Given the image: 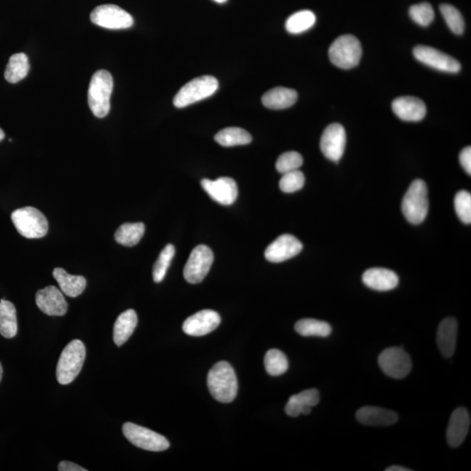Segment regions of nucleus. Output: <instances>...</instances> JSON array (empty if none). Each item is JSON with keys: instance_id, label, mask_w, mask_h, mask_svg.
<instances>
[{"instance_id": "58836bf2", "label": "nucleus", "mask_w": 471, "mask_h": 471, "mask_svg": "<svg viewBox=\"0 0 471 471\" xmlns=\"http://www.w3.org/2000/svg\"><path fill=\"white\" fill-rule=\"evenodd\" d=\"M455 210L462 223H471V195L468 191L461 190L455 197Z\"/></svg>"}, {"instance_id": "dca6fc26", "label": "nucleus", "mask_w": 471, "mask_h": 471, "mask_svg": "<svg viewBox=\"0 0 471 471\" xmlns=\"http://www.w3.org/2000/svg\"><path fill=\"white\" fill-rule=\"evenodd\" d=\"M221 323V317L212 310H202L188 318L183 325V330L187 335L204 336L216 330Z\"/></svg>"}, {"instance_id": "ddd939ff", "label": "nucleus", "mask_w": 471, "mask_h": 471, "mask_svg": "<svg viewBox=\"0 0 471 471\" xmlns=\"http://www.w3.org/2000/svg\"><path fill=\"white\" fill-rule=\"evenodd\" d=\"M346 143L347 135L343 126L332 124L324 130L320 139V149L327 159L338 163L343 156Z\"/></svg>"}, {"instance_id": "473e14b6", "label": "nucleus", "mask_w": 471, "mask_h": 471, "mask_svg": "<svg viewBox=\"0 0 471 471\" xmlns=\"http://www.w3.org/2000/svg\"><path fill=\"white\" fill-rule=\"evenodd\" d=\"M288 359L283 352L271 350L265 356V367L267 373L271 377H279L288 369Z\"/></svg>"}, {"instance_id": "cd10ccee", "label": "nucleus", "mask_w": 471, "mask_h": 471, "mask_svg": "<svg viewBox=\"0 0 471 471\" xmlns=\"http://www.w3.org/2000/svg\"><path fill=\"white\" fill-rule=\"evenodd\" d=\"M30 64L28 55L25 53H15L11 56L5 71V78L10 83L20 82L28 75Z\"/></svg>"}, {"instance_id": "f03ea898", "label": "nucleus", "mask_w": 471, "mask_h": 471, "mask_svg": "<svg viewBox=\"0 0 471 471\" xmlns=\"http://www.w3.org/2000/svg\"><path fill=\"white\" fill-rule=\"evenodd\" d=\"M113 87V77L109 72L99 70L94 72L87 92V101L95 117L103 118L108 116Z\"/></svg>"}, {"instance_id": "a211bd4d", "label": "nucleus", "mask_w": 471, "mask_h": 471, "mask_svg": "<svg viewBox=\"0 0 471 471\" xmlns=\"http://www.w3.org/2000/svg\"><path fill=\"white\" fill-rule=\"evenodd\" d=\"M470 426V415L465 408H458L452 413L447 428V442L452 448H458L465 442Z\"/></svg>"}, {"instance_id": "1a4fd4ad", "label": "nucleus", "mask_w": 471, "mask_h": 471, "mask_svg": "<svg viewBox=\"0 0 471 471\" xmlns=\"http://www.w3.org/2000/svg\"><path fill=\"white\" fill-rule=\"evenodd\" d=\"M378 363L382 372L394 379H403L412 369L411 356L400 347L386 348L379 355Z\"/></svg>"}, {"instance_id": "5701e85b", "label": "nucleus", "mask_w": 471, "mask_h": 471, "mask_svg": "<svg viewBox=\"0 0 471 471\" xmlns=\"http://www.w3.org/2000/svg\"><path fill=\"white\" fill-rule=\"evenodd\" d=\"M320 403V393L317 389H308L291 396L286 405V413L289 416L309 415L312 408Z\"/></svg>"}, {"instance_id": "2f4dec72", "label": "nucleus", "mask_w": 471, "mask_h": 471, "mask_svg": "<svg viewBox=\"0 0 471 471\" xmlns=\"http://www.w3.org/2000/svg\"><path fill=\"white\" fill-rule=\"evenodd\" d=\"M315 22L316 16L312 11H300L288 18L286 23V28L290 33H302L312 28Z\"/></svg>"}, {"instance_id": "9b49d317", "label": "nucleus", "mask_w": 471, "mask_h": 471, "mask_svg": "<svg viewBox=\"0 0 471 471\" xmlns=\"http://www.w3.org/2000/svg\"><path fill=\"white\" fill-rule=\"evenodd\" d=\"M214 260V255L208 247L201 244L194 248L183 270V276L190 284H198L209 274Z\"/></svg>"}, {"instance_id": "7c9ffc66", "label": "nucleus", "mask_w": 471, "mask_h": 471, "mask_svg": "<svg viewBox=\"0 0 471 471\" xmlns=\"http://www.w3.org/2000/svg\"><path fill=\"white\" fill-rule=\"evenodd\" d=\"M295 331L304 337H327L331 335V325L325 321L303 319L295 324Z\"/></svg>"}, {"instance_id": "c03bdc74", "label": "nucleus", "mask_w": 471, "mask_h": 471, "mask_svg": "<svg viewBox=\"0 0 471 471\" xmlns=\"http://www.w3.org/2000/svg\"><path fill=\"white\" fill-rule=\"evenodd\" d=\"M2 377H3V367L1 363H0V382H1Z\"/></svg>"}, {"instance_id": "37998d69", "label": "nucleus", "mask_w": 471, "mask_h": 471, "mask_svg": "<svg viewBox=\"0 0 471 471\" xmlns=\"http://www.w3.org/2000/svg\"><path fill=\"white\" fill-rule=\"evenodd\" d=\"M4 138H5V133H4L3 130L0 129V141H1Z\"/></svg>"}, {"instance_id": "f704fd0d", "label": "nucleus", "mask_w": 471, "mask_h": 471, "mask_svg": "<svg viewBox=\"0 0 471 471\" xmlns=\"http://www.w3.org/2000/svg\"><path fill=\"white\" fill-rule=\"evenodd\" d=\"M440 11L452 32L461 36L465 32V23L460 11L449 4H443L440 6Z\"/></svg>"}, {"instance_id": "20e7f679", "label": "nucleus", "mask_w": 471, "mask_h": 471, "mask_svg": "<svg viewBox=\"0 0 471 471\" xmlns=\"http://www.w3.org/2000/svg\"><path fill=\"white\" fill-rule=\"evenodd\" d=\"M401 210L409 223L422 224L428 215V188L422 179H416L409 186L401 204Z\"/></svg>"}, {"instance_id": "c756f323", "label": "nucleus", "mask_w": 471, "mask_h": 471, "mask_svg": "<svg viewBox=\"0 0 471 471\" xmlns=\"http://www.w3.org/2000/svg\"><path fill=\"white\" fill-rule=\"evenodd\" d=\"M251 136L247 130L241 128H226L215 136V141L221 146L234 147L251 143Z\"/></svg>"}, {"instance_id": "9d476101", "label": "nucleus", "mask_w": 471, "mask_h": 471, "mask_svg": "<svg viewBox=\"0 0 471 471\" xmlns=\"http://www.w3.org/2000/svg\"><path fill=\"white\" fill-rule=\"evenodd\" d=\"M90 20L94 25L111 30L128 29L134 24L131 15L114 5L97 6L92 11Z\"/></svg>"}, {"instance_id": "aec40b11", "label": "nucleus", "mask_w": 471, "mask_h": 471, "mask_svg": "<svg viewBox=\"0 0 471 471\" xmlns=\"http://www.w3.org/2000/svg\"><path fill=\"white\" fill-rule=\"evenodd\" d=\"M362 281L369 288L386 292L396 288L399 283V278L394 271L385 268H371L362 276Z\"/></svg>"}, {"instance_id": "6ab92c4d", "label": "nucleus", "mask_w": 471, "mask_h": 471, "mask_svg": "<svg viewBox=\"0 0 471 471\" xmlns=\"http://www.w3.org/2000/svg\"><path fill=\"white\" fill-rule=\"evenodd\" d=\"M394 113L405 121H420L426 116V105L422 99L404 97L394 99L392 103Z\"/></svg>"}, {"instance_id": "f257e3e1", "label": "nucleus", "mask_w": 471, "mask_h": 471, "mask_svg": "<svg viewBox=\"0 0 471 471\" xmlns=\"http://www.w3.org/2000/svg\"><path fill=\"white\" fill-rule=\"evenodd\" d=\"M207 384L214 399L220 403H232L237 396V377L228 362H220L212 367L207 377Z\"/></svg>"}, {"instance_id": "4468645a", "label": "nucleus", "mask_w": 471, "mask_h": 471, "mask_svg": "<svg viewBox=\"0 0 471 471\" xmlns=\"http://www.w3.org/2000/svg\"><path fill=\"white\" fill-rule=\"evenodd\" d=\"M201 185L214 201L223 205L234 204L239 194L237 183L229 178H220L215 181L202 179Z\"/></svg>"}, {"instance_id": "39448f33", "label": "nucleus", "mask_w": 471, "mask_h": 471, "mask_svg": "<svg viewBox=\"0 0 471 471\" xmlns=\"http://www.w3.org/2000/svg\"><path fill=\"white\" fill-rule=\"evenodd\" d=\"M11 218L17 232L26 239H41L48 234L47 217L34 207H24L14 210Z\"/></svg>"}, {"instance_id": "a18cd8bd", "label": "nucleus", "mask_w": 471, "mask_h": 471, "mask_svg": "<svg viewBox=\"0 0 471 471\" xmlns=\"http://www.w3.org/2000/svg\"><path fill=\"white\" fill-rule=\"evenodd\" d=\"M214 1L222 4V3H224V2L227 1V0H214Z\"/></svg>"}, {"instance_id": "72a5a7b5", "label": "nucleus", "mask_w": 471, "mask_h": 471, "mask_svg": "<svg viewBox=\"0 0 471 471\" xmlns=\"http://www.w3.org/2000/svg\"><path fill=\"white\" fill-rule=\"evenodd\" d=\"M175 247L173 244H167L161 254L153 267V279L156 283H160L163 281L167 274L168 267L170 266L172 259L175 256Z\"/></svg>"}, {"instance_id": "4c0bfd02", "label": "nucleus", "mask_w": 471, "mask_h": 471, "mask_svg": "<svg viewBox=\"0 0 471 471\" xmlns=\"http://www.w3.org/2000/svg\"><path fill=\"white\" fill-rule=\"evenodd\" d=\"M305 175L301 171L297 170L283 174L279 182V188L285 193H293L300 190L305 185Z\"/></svg>"}, {"instance_id": "7ed1b4c3", "label": "nucleus", "mask_w": 471, "mask_h": 471, "mask_svg": "<svg viewBox=\"0 0 471 471\" xmlns=\"http://www.w3.org/2000/svg\"><path fill=\"white\" fill-rule=\"evenodd\" d=\"M86 357L85 345L79 340H72L64 348L57 365V381L61 385L74 381L82 369Z\"/></svg>"}, {"instance_id": "ea45409f", "label": "nucleus", "mask_w": 471, "mask_h": 471, "mask_svg": "<svg viewBox=\"0 0 471 471\" xmlns=\"http://www.w3.org/2000/svg\"><path fill=\"white\" fill-rule=\"evenodd\" d=\"M459 160H460L461 166L463 168V170L466 171V173L469 175H471V148L466 147L462 149L459 156Z\"/></svg>"}, {"instance_id": "423d86ee", "label": "nucleus", "mask_w": 471, "mask_h": 471, "mask_svg": "<svg viewBox=\"0 0 471 471\" xmlns=\"http://www.w3.org/2000/svg\"><path fill=\"white\" fill-rule=\"evenodd\" d=\"M218 89V82L210 75L201 76L185 84L174 98V105L182 109L212 97Z\"/></svg>"}, {"instance_id": "b1692460", "label": "nucleus", "mask_w": 471, "mask_h": 471, "mask_svg": "<svg viewBox=\"0 0 471 471\" xmlns=\"http://www.w3.org/2000/svg\"><path fill=\"white\" fill-rule=\"evenodd\" d=\"M297 99L296 91L287 87H277L263 95L262 103L268 109H285L294 105Z\"/></svg>"}, {"instance_id": "bb28decb", "label": "nucleus", "mask_w": 471, "mask_h": 471, "mask_svg": "<svg viewBox=\"0 0 471 471\" xmlns=\"http://www.w3.org/2000/svg\"><path fill=\"white\" fill-rule=\"evenodd\" d=\"M18 332L16 308L11 302L0 301V335L6 339H11Z\"/></svg>"}, {"instance_id": "f3484780", "label": "nucleus", "mask_w": 471, "mask_h": 471, "mask_svg": "<svg viewBox=\"0 0 471 471\" xmlns=\"http://www.w3.org/2000/svg\"><path fill=\"white\" fill-rule=\"evenodd\" d=\"M36 304L40 311L49 316H63L67 312L68 305L64 295L55 286L38 291Z\"/></svg>"}, {"instance_id": "a878e982", "label": "nucleus", "mask_w": 471, "mask_h": 471, "mask_svg": "<svg viewBox=\"0 0 471 471\" xmlns=\"http://www.w3.org/2000/svg\"><path fill=\"white\" fill-rule=\"evenodd\" d=\"M137 314L133 309L127 310L119 315L114 325V342L121 347L130 338L136 327Z\"/></svg>"}, {"instance_id": "2eb2a0df", "label": "nucleus", "mask_w": 471, "mask_h": 471, "mask_svg": "<svg viewBox=\"0 0 471 471\" xmlns=\"http://www.w3.org/2000/svg\"><path fill=\"white\" fill-rule=\"evenodd\" d=\"M303 249L300 240L293 235L279 236L266 248L265 256L271 263H281L297 256Z\"/></svg>"}, {"instance_id": "79ce46f5", "label": "nucleus", "mask_w": 471, "mask_h": 471, "mask_svg": "<svg viewBox=\"0 0 471 471\" xmlns=\"http://www.w3.org/2000/svg\"><path fill=\"white\" fill-rule=\"evenodd\" d=\"M386 471H411V470L401 466H390L388 469H386Z\"/></svg>"}, {"instance_id": "6e6552de", "label": "nucleus", "mask_w": 471, "mask_h": 471, "mask_svg": "<svg viewBox=\"0 0 471 471\" xmlns=\"http://www.w3.org/2000/svg\"><path fill=\"white\" fill-rule=\"evenodd\" d=\"M122 432L130 443L140 449L158 452L170 448V443L164 436L135 423H125Z\"/></svg>"}, {"instance_id": "412c9836", "label": "nucleus", "mask_w": 471, "mask_h": 471, "mask_svg": "<svg viewBox=\"0 0 471 471\" xmlns=\"http://www.w3.org/2000/svg\"><path fill=\"white\" fill-rule=\"evenodd\" d=\"M356 419L367 426H390L397 422L398 415L389 409L367 406L356 413Z\"/></svg>"}, {"instance_id": "4be33fe9", "label": "nucleus", "mask_w": 471, "mask_h": 471, "mask_svg": "<svg viewBox=\"0 0 471 471\" xmlns=\"http://www.w3.org/2000/svg\"><path fill=\"white\" fill-rule=\"evenodd\" d=\"M458 324L454 318H447L440 323L436 335V342L444 357L454 354L457 346Z\"/></svg>"}, {"instance_id": "c85d7f7f", "label": "nucleus", "mask_w": 471, "mask_h": 471, "mask_svg": "<svg viewBox=\"0 0 471 471\" xmlns=\"http://www.w3.org/2000/svg\"><path fill=\"white\" fill-rule=\"evenodd\" d=\"M144 232L145 225L143 223H126L121 225L114 233V239L121 246L132 247L140 242Z\"/></svg>"}, {"instance_id": "a19ab883", "label": "nucleus", "mask_w": 471, "mask_h": 471, "mask_svg": "<svg viewBox=\"0 0 471 471\" xmlns=\"http://www.w3.org/2000/svg\"><path fill=\"white\" fill-rule=\"evenodd\" d=\"M58 470L60 471H87L80 465L68 461H63L59 463Z\"/></svg>"}, {"instance_id": "f8f14e48", "label": "nucleus", "mask_w": 471, "mask_h": 471, "mask_svg": "<svg viewBox=\"0 0 471 471\" xmlns=\"http://www.w3.org/2000/svg\"><path fill=\"white\" fill-rule=\"evenodd\" d=\"M413 53L420 63L436 70L451 72V74H455L461 70V64L453 57L428 45H416L413 50Z\"/></svg>"}, {"instance_id": "0eeeda50", "label": "nucleus", "mask_w": 471, "mask_h": 471, "mask_svg": "<svg viewBox=\"0 0 471 471\" xmlns=\"http://www.w3.org/2000/svg\"><path fill=\"white\" fill-rule=\"evenodd\" d=\"M329 58L335 66L342 69L353 68L362 55L361 42L353 36H343L334 41L329 48Z\"/></svg>"}, {"instance_id": "393cba45", "label": "nucleus", "mask_w": 471, "mask_h": 471, "mask_svg": "<svg viewBox=\"0 0 471 471\" xmlns=\"http://www.w3.org/2000/svg\"><path fill=\"white\" fill-rule=\"evenodd\" d=\"M53 275L58 282L61 292L68 297H78L86 288L87 281L82 276L69 274L63 268H55Z\"/></svg>"}, {"instance_id": "c9c22d12", "label": "nucleus", "mask_w": 471, "mask_h": 471, "mask_svg": "<svg viewBox=\"0 0 471 471\" xmlns=\"http://www.w3.org/2000/svg\"><path fill=\"white\" fill-rule=\"evenodd\" d=\"M409 16L416 24L428 26L434 21L435 11L430 3L423 2L412 6L409 9Z\"/></svg>"}, {"instance_id": "e433bc0d", "label": "nucleus", "mask_w": 471, "mask_h": 471, "mask_svg": "<svg viewBox=\"0 0 471 471\" xmlns=\"http://www.w3.org/2000/svg\"><path fill=\"white\" fill-rule=\"evenodd\" d=\"M303 164V157L296 151H288L278 157L276 163V168L279 173L297 170Z\"/></svg>"}]
</instances>
